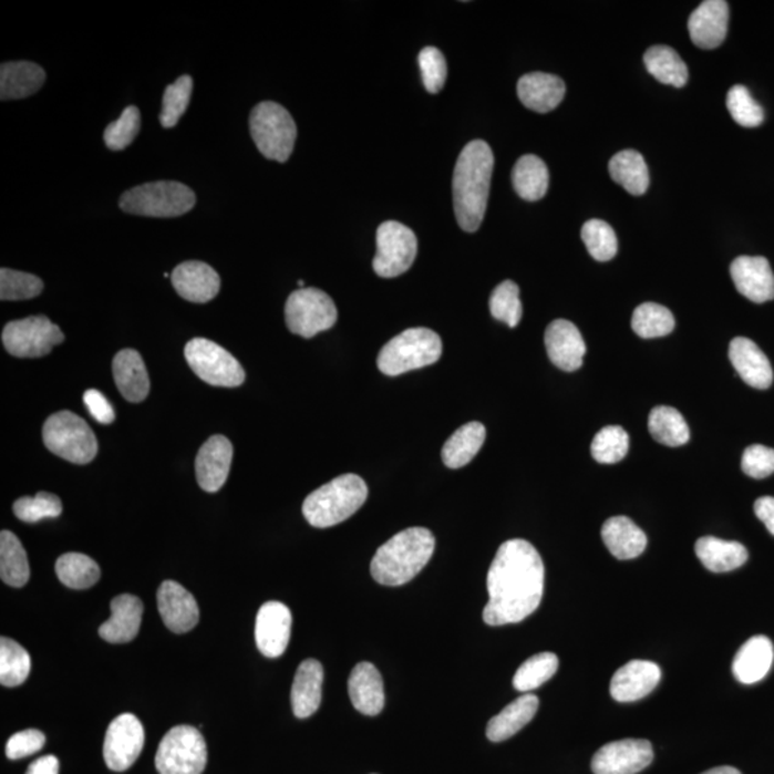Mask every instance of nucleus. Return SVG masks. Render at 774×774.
Instances as JSON below:
<instances>
[{
	"label": "nucleus",
	"instance_id": "1",
	"mask_svg": "<svg viewBox=\"0 0 774 774\" xmlns=\"http://www.w3.org/2000/svg\"><path fill=\"white\" fill-rule=\"evenodd\" d=\"M541 555L524 539L500 545L491 564L486 587L489 601L484 621L492 627L516 625L537 611L544 596Z\"/></svg>",
	"mask_w": 774,
	"mask_h": 774
},
{
	"label": "nucleus",
	"instance_id": "2",
	"mask_svg": "<svg viewBox=\"0 0 774 774\" xmlns=\"http://www.w3.org/2000/svg\"><path fill=\"white\" fill-rule=\"evenodd\" d=\"M494 153L485 141L466 144L454 172V208L462 230L474 233L484 221L488 206Z\"/></svg>",
	"mask_w": 774,
	"mask_h": 774
},
{
	"label": "nucleus",
	"instance_id": "3",
	"mask_svg": "<svg viewBox=\"0 0 774 774\" xmlns=\"http://www.w3.org/2000/svg\"><path fill=\"white\" fill-rule=\"evenodd\" d=\"M433 551L435 537L430 529L407 528L378 549L370 564V572L374 581L382 586H403L426 567Z\"/></svg>",
	"mask_w": 774,
	"mask_h": 774
},
{
	"label": "nucleus",
	"instance_id": "4",
	"mask_svg": "<svg viewBox=\"0 0 774 774\" xmlns=\"http://www.w3.org/2000/svg\"><path fill=\"white\" fill-rule=\"evenodd\" d=\"M367 482L360 476H338L311 492L303 503V515L311 527L330 528L344 523L367 503Z\"/></svg>",
	"mask_w": 774,
	"mask_h": 774
},
{
	"label": "nucleus",
	"instance_id": "5",
	"mask_svg": "<svg viewBox=\"0 0 774 774\" xmlns=\"http://www.w3.org/2000/svg\"><path fill=\"white\" fill-rule=\"evenodd\" d=\"M442 350L440 334L433 330L407 329L383 345L378 357V368L386 376H399L436 363Z\"/></svg>",
	"mask_w": 774,
	"mask_h": 774
},
{
	"label": "nucleus",
	"instance_id": "6",
	"mask_svg": "<svg viewBox=\"0 0 774 774\" xmlns=\"http://www.w3.org/2000/svg\"><path fill=\"white\" fill-rule=\"evenodd\" d=\"M196 206L193 189L177 182H157L128 189L120 199L126 214L143 217L173 218L184 216Z\"/></svg>",
	"mask_w": 774,
	"mask_h": 774
},
{
	"label": "nucleus",
	"instance_id": "7",
	"mask_svg": "<svg viewBox=\"0 0 774 774\" xmlns=\"http://www.w3.org/2000/svg\"><path fill=\"white\" fill-rule=\"evenodd\" d=\"M43 442L53 455L71 464L86 465L99 454V441L84 419L70 411L47 419Z\"/></svg>",
	"mask_w": 774,
	"mask_h": 774
},
{
	"label": "nucleus",
	"instance_id": "8",
	"mask_svg": "<svg viewBox=\"0 0 774 774\" xmlns=\"http://www.w3.org/2000/svg\"><path fill=\"white\" fill-rule=\"evenodd\" d=\"M250 133L266 158L286 163L295 149L297 126L289 111L276 102H261L250 115Z\"/></svg>",
	"mask_w": 774,
	"mask_h": 774
},
{
	"label": "nucleus",
	"instance_id": "9",
	"mask_svg": "<svg viewBox=\"0 0 774 774\" xmlns=\"http://www.w3.org/2000/svg\"><path fill=\"white\" fill-rule=\"evenodd\" d=\"M207 744L193 725H177L161 740L155 767L159 774H203L207 766Z\"/></svg>",
	"mask_w": 774,
	"mask_h": 774
},
{
	"label": "nucleus",
	"instance_id": "10",
	"mask_svg": "<svg viewBox=\"0 0 774 774\" xmlns=\"http://www.w3.org/2000/svg\"><path fill=\"white\" fill-rule=\"evenodd\" d=\"M285 314L290 332L305 339L332 329L338 321L332 297L314 287L293 291L287 299Z\"/></svg>",
	"mask_w": 774,
	"mask_h": 774
},
{
	"label": "nucleus",
	"instance_id": "11",
	"mask_svg": "<svg viewBox=\"0 0 774 774\" xmlns=\"http://www.w3.org/2000/svg\"><path fill=\"white\" fill-rule=\"evenodd\" d=\"M184 354L193 372L211 386L237 388L246 381L245 369L238 360L211 340H189Z\"/></svg>",
	"mask_w": 774,
	"mask_h": 774
},
{
	"label": "nucleus",
	"instance_id": "12",
	"mask_svg": "<svg viewBox=\"0 0 774 774\" xmlns=\"http://www.w3.org/2000/svg\"><path fill=\"white\" fill-rule=\"evenodd\" d=\"M65 340L60 326L52 323L47 316L14 320L4 326L2 342L14 358H42L52 352L55 345Z\"/></svg>",
	"mask_w": 774,
	"mask_h": 774
},
{
	"label": "nucleus",
	"instance_id": "13",
	"mask_svg": "<svg viewBox=\"0 0 774 774\" xmlns=\"http://www.w3.org/2000/svg\"><path fill=\"white\" fill-rule=\"evenodd\" d=\"M378 251L373 270L383 279H393L411 269L417 255V238L411 228L398 221H384L378 228Z\"/></svg>",
	"mask_w": 774,
	"mask_h": 774
},
{
	"label": "nucleus",
	"instance_id": "14",
	"mask_svg": "<svg viewBox=\"0 0 774 774\" xmlns=\"http://www.w3.org/2000/svg\"><path fill=\"white\" fill-rule=\"evenodd\" d=\"M145 743V732L138 718L131 713L118 715L106 730L104 758L114 772L128 771L140 757Z\"/></svg>",
	"mask_w": 774,
	"mask_h": 774
},
{
	"label": "nucleus",
	"instance_id": "15",
	"mask_svg": "<svg viewBox=\"0 0 774 774\" xmlns=\"http://www.w3.org/2000/svg\"><path fill=\"white\" fill-rule=\"evenodd\" d=\"M654 752L649 740L627 739L602 746L592 757L594 774H637L649 767Z\"/></svg>",
	"mask_w": 774,
	"mask_h": 774
},
{
	"label": "nucleus",
	"instance_id": "16",
	"mask_svg": "<svg viewBox=\"0 0 774 774\" xmlns=\"http://www.w3.org/2000/svg\"><path fill=\"white\" fill-rule=\"evenodd\" d=\"M293 617L289 607L279 601L262 603L256 618V642L262 656L277 659L290 642Z\"/></svg>",
	"mask_w": 774,
	"mask_h": 774
},
{
	"label": "nucleus",
	"instance_id": "17",
	"mask_svg": "<svg viewBox=\"0 0 774 774\" xmlns=\"http://www.w3.org/2000/svg\"><path fill=\"white\" fill-rule=\"evenodd\" d=\"M158 611L164 625L175 634L192 631L199 621V608L193 594L182 584L164 581L157 594Z\"/></svg>",
	"mask_w": 774,
	"mask_h": 774
},
{
	"label": "nucleus",
	"instance_id": "18",
	"mask_svg": "<svg viewBox=\"0 0 774 774\" xmlns=\"http://www.w3.org/2000/svg\"><path fill=\"white\" fill-rule=\"evenodd\" d=\"M730 275L739 293L753 303L774 299V275L767 258L740 256L730 266Z\"/></svg>",
	"mask_w": 774,
	"mask_h": 774
},
{
	"label": "nucleus",
	"instance_id": "19",
	"mask_svg": "<svg viewBox=\"0 0 774 774\" xmlns=\"http://www.w3.org/2000/svg\"><path fill=\"white\" fill-rule=\"evenodd\" d=\"M545 348L548 358L564 372H576L582 367L587 345L577 326L571 321L554 320L545 332Z\"/></svg>",
	"mask_w": 774,
	"mask_h": 774
},
{
	"label": "nucleus",
	"instance_id": "20",
	"mask_svg": "<svg viewBox=\"0 0 774 774\" xmlns=\"http://www.w3.org/2000/svg\"><path fill=\"white\" fill-rule=\"evenodd\" d=\"M175 291L192 303L204 305L216 299L221 279L211 266L203 261H185L172 275Z\"/></svg>",
	"mask_w": 774,
	"mask_h": 774
},
{
	"label": "nucleus",
	"instance_id": "21",
	"mask_svg": "<svg viewBox=\"0 0 774 774\" xmlns=\"http://www.w3.org/2000/svg\"><path fill=\"white\" fill-rule=\"evenodd\" d=\"M729 3L724 0H705L689 19L691 41L701 50H714L722 45L729 27Z\"/></svg>",
	"mask_w": 774,
	"mask_h": 774
},
{
	"label": "nucleus",
	"instance_id": "22",
	"mask_svg": "<svg viewBox=\"0 0 774 774\" xmlns=\"http://www.w3.org/2000/svg\"><path fill=\"white\" fill-rule=\"evenodd\" d=\"M231 442L223 435H214L204 443L196 460L198 485L206 492L220 491L230 474Z\"/></svg>",
	"mask_w": 774,
	"mask_h": 774
},
{
	"label": "nucleus",
	"instance_id": "23",
	"mask_svg": "<svg viewBox=\"0 0 774 774\" xmlns=\"http://www.w3.org/2000/svg\"><path fill=\"white\" fill-rule=\"evenodd\" d=\"M661 669L656 663L632 660L622 665L611 680L610 693L620 703L644 699L659 685Z\"/></svg>",
	"mask_w": 774,
	"mask_h": 774
},
{
	"label": "nucleus",
	"instance_id": "24",
	"mask_svg": "<svg viewBox=\"0 0 774 774\" xmlns=\"http://www.w3.org/2000/svg\"><path fill=\"white\" fill-rule=\"evenodd\" d=\"M144 603L131 594L115 597L111 602V618L100 627L101 639L112 644H125L138 636L143 622Z\"/></svg>",
	"mask_w": 774,
	"mask_h": 774
},
{
	"label": "nucleus",
	"instance_id": "25",
	"mask_svg": "<svg viewBox=\"0 0 774 774\" xmlns=\"http://www.w3.org/2000/svg\"><path fill=\"white\" fill-rule=\"evenodd\" d=\"M729 358L744 383L754 389H768L773 383V369L766 354L747 338L732 340Z\"/></svg>",
	"mask_w": 774,
	"mask_h": 774
},
{
	"label": "nucleus",
	"instance_id": "26",
	"mask_svg": "<svg viewBox=\"0 0 774 774\" xmlns=\"http://www.w3.org/2000/svg\"><path fill=\"white\" fill-rule=\"evenodd\" d=\"M112 373L116 388L128 402L145 401L149 393L147 368L141 354L134 349H124L116 353L112 362Z\"/></svg>",
	"mask_w": 774,
	"mask_h": 774
},
{
	"label": "nucleus",
	"instance_id": "27",
	"mask_svg": "<svg viewBox=\"0 0 774 774\" xmlns=\"http://www.w3.org/2000/svg\"><path fill=\"white\" fill-rule=\"evenodd\" d=\"M518 96L528 110L545 114L561 104L566 96V84L561 78L533 72L518 81Z\"/></svg>",
	"mask_w": 774,
	"mask_h": 774
},
{
	"label": "nucleus",
	"instance_id": "28",
	"mask_svg": "<svg viewBox=\"0 0 774 774\" xmlns=\"http://www.w3.org/2000/svg\"><path fill=\"white\" fill-rule=\"evenodd\" d=\"M349 695L359 713L378 715L384 708L381 673L372 663H359L349 677Z\"/></svg>",
	"mask_w": 774,
	"mask_h": 774
},
{
	"label": "nucleus",
	"instance_id": "29",
	"mask_svg": "<svg viewBox=\"0 0 774 774\" xmlns=\"http://www.w3.org/2000/svg\"><path fill=\"white\" fill-rule=\"evenodd\" d=\"M323 680V665L318 660H306L299 665L291 688V705L296 718L308 719L318 712Z\"/></svg>",
	"mask_w": 774,
	"mask_h": 774
},
{
	"label": "nucleus",
	"instance_id": "30",
	"mask_svg": "<svg viewBox=\"0 0 774 774\" xmlns=\"http://www.w3.org/2000/svg\"><path fill=\"white\" fill-rule=\"evenodd\" d=\"M774 650L764 636L752 637L744 642L733 660V674L742 684H756L772 669Z\"/></svg>",
	"mask_w": 774,
	"mask_h": 774
},
{
	"label": "nucleus",
	"instance_id": "31",
	"mask_svg": "<svg viewBox=\"0 0 774 774\" xmlns=\"http://www.w3.org/2000/svg\"><path fill=\"white\" fill-rule=\"evenodd\" d=\"M47 74L37 63L7 62L0 66V99L23 100L37 94L45 84Z\"/></svg>",
	"mask_w": 774,
	"mask_h": 774
},
{
	"label": "nucleus",
	"instance_id": "32",
	"mask_svg": "<svg viewBox=\"0 0 774 774\" xmlns=\"http://www.w3.org/2000/svg\"><path fill=\"white\" fill-rule=\"evenodd\" d=\"M539 708L537 695L524 694L516 699L495 718H492L486 727V737L491 742L499 743L515 736L530 720L535 718Z\"/></svg>",
	"mask_w": 774,
	"mask_h": 774
},
{
	"label": "nucleus",
	"instance_id": "33",
	"mask_svg": "<svg viewBox=\"0 0 774 774\" xmlns=\"http://www.w3.org/2000/svg\"><path fill=\"white\" fill-rule=\"evenodd\" d=\"M601 535L603 544L618 559H634L646 551V534L627 516L606 520Z\"/></svg>",
	"mask_w": 774,
	"mask_h": 774
},
{
	"label": "nucleus",
	"instance_id": "34",
	"mask_svg": "<svg viewBox=\"0 0 774 774\" xmlns=\"http://www.w3.org/2000/svg\"><path fill=\"white\" fill-rule=\"evenodd\" d=\"M695 554L709 571L729 572L747 563L749 554L743 544L703 537L695 543Z\"/></svg>",
	"mask_w": 774,
	"mask_h": 774
},
{
	"label": "nucleus",
	"instance_id": "35",
	"mask_svg": "<svg viewBox=\"0 0 774 774\" xmlns=\"http://www.w3.org/2000/svg\"><path fill=\"white\" fill-rule=\"evenodd\" d=\"M485 437L486 430L481 422H469L461 426L443 445V464L451 467V469H460V467L466 466L478 455Z\"/></svg>",
	"mask_w": 774,
	"mask_h": 774
},
{
	"label": "nucleus",
	"instance_id": "36",
	"mask_svg": "<svg viewBox=\"0 0 774 774\" xmlns=\"http://www.w3.org/2000/svg\"><path fill=\"white\" fill-rule=\"evenodd\" d=\"M608 169H610L611 178L625 187L631 196H642L649 189V167H647L642 155L634 149H626L616 154L611 158Z\"/></svg>",
	"mask_w": 774,
	"mask_h": 774
},
{
	"label": "nucleus",
	"instance_id": "37",
	"mask_svg": "<svg viewBox=\"0 0 774 774\" xmlns=\"http://www.w3.org/2000/svg\"><path fill=\"white\" fill-rule=\"evenodd\" d=\"M513 184L516 194L527 202H538L548 192L547 165L537 155H524L515 164Z\"/></svg>",
	"mask_w": 774,
	"mask_h": 774
},
{
	"label": "nucleus",
	"instance_id": "38",
	"mask_svg": "<svg viewBox=\"0 0 774 774\" xmlns=\"http://www.w3.org/2000/svg\"><path fill=\"white\" fill-rule=\"evenodd\" d=\"M0 577L8 586L21 588L31 578L25 548L11 530L0 534Z\"/></svg>",
	"mask_w": 774,
	"mask_h": 774
},
{
	"label": "nucleus",
	"instance_id": "39",
	"mask_svg": "<svg viewBox=\"0 0 774 774\" xmlns=\"http://www.w3.org/2000/svg\"><path fill=\"white\" fill-rule=\"evenodd\" d=\"M644 63L650 72L661 84L681 87L688 84L689 70L684 61L673 48L657 45L646 52Z\"/></svg>",
	"mask_w": 774,
	"mask_h": 774
},
{
	"label": "nucleus",
	"instance_id": "40",
	"mask_svg": "<svg viewBox=\"0 0 774 774\" xmlns=\"http://www.w3.org/2000/svg\"><path fill=\"white\" fill-rule=\"evenodd\" d=\"M55 571L63 586L72 590H86L94 587L101 578L99 564L80 553L63 554L58 558Z\"/></svg>",
	"mask_w": 774,
	"mask_h": 774
},
{
	"label": "nucleus",
	"instance_id": "41",
	"mask_svg": "<svg viewBox=\"0 0 774 774\" xmlns=\"http://www.w3.org/2000/svg\"><path fill=\"white\" fill-rule=\"evenodd\" d=\"M649 431L657 442L665 446H683L690 441L688 422L677 409L670 406L652 409Z\"/></svg>",
	"mask_w": 774,
	"mask_h": 774
},
{
	"label": "nucleus",
	"instance_id": "42",
	"mask_svg": "<svg viewBox=\"0 0 774 774\" xmlns=\"http://www.w3.org/2000/svg\"><path fill=\"white\" fill-rule=\"evenodd\" d=\"M31 656L17 641L2 637L0 640V683L4 688H18L25 683L31 673Z\"/></svg>",
	"mask_w": 774,
	"mask_h": 774
},
{
	"label": "nucleus",
	"instance_id": "43",
	"mask_svg": "<svg viewBox=\"0 0 774 774\" xmlns=\"http://www.w3.org/2000/svg\"><path fill=\"white\" fill-rule=\"evenodd\" d=\"M558 667L559 660L554 652H539V654L530 657L515 673V690L528 694L529 691L541 688L557 673Z\"/></svg>",
	"mask_w": 774,
	"mask_h": 774
},
{
	"label": "nucleus",
	"instance_id": "44",
	"mask_svg": "<svg viewBox=\"0 0 774 774\" xmlns=\"http://www.w3.org/2000/svg\"><path fill=\"white\" fill-rule=\"evenodd\" d=\"M632 330L642 339L664 338L673 332L675 320L673 313L664 306L644 303L634 310L631 320Z\"/></svg>",
	"mask_w": 774,
	"mask_h": 774
},
{
	"label": "nucleus",
	"instance_id": "45",
	"mask_svg": "<svg viewBox=\"0 0 774 774\" xmlns=\"http://www.w3.org/2000/svg\"><path fill=\"white\" fill-rule=\"evenodd\" d=\"M630 437L621 426H606L594 437L591 454L598 464L612 465L625 460Z\"/></svg>",
	"mask_w": 774,
	"mask_h": 774
},
{
	"label": "nucleus",
	"instance_id": "46",
	"mask_svg": "<svg viewBox=\"0 0 774 774\" xmlns=\"http://www.w3.org/2000/svg\"><path fill=\"white\" fill-rule=\"evenodd\" d=\"M193 94V78L183 75L164 92L159 123L164 128H174L187 111Z\"/></svg>",
	"mask_w": 774,
	"mask_h": 774
},
{
	"label": "nucleus",
	"instance_id": "47",
	"mask_svg": "<svg viewBox=\"0 0 774 774\" xmlns=\"http://www.w3.org/2000/svg\"><path fill=\"white\" fill-rule=\"evenodd\" d=\"M581 237L588 252L597 261H610L616 257L618 241L610 224L602 220L587 221L582 226Z\"/></svg>",
	"mask_w": 774,
	"mask_h": 774
},
{
	"label": "nucleus",
	"instance_id": "48",
	"mask_svg": "<svg viewBox=\"0 0 774 774\" xmlns=\"http://www.w3.org/2000/svg\"><path fill=\"white\" fill-rule=\"evenodd\" d=\"M62 503L50 492H39L35 496H23L13 505L18 519L27 524H37L45 518H56L62 514Z\"/></svg>",
	"mask_w": 774,
	"mask_h": 774
},
{
	"label": "nucleus",
	"instance_id": "49",
	"mask_svg": "<svg viewBox=\"0 0 774 774\" xmlns=\"http://www.w3.org/2000/svg\"><path fill=\"white\" fill-rule=\"evenodd\" d=\"M489 309L496 320L504 321L509 328H516L523 319L519 287L510 280L500 283L491 296Z\"/></svg>",
	"mask_w": 774,
	"mask_h": 774
},
{
	"label": "nucleus",
	"instance_id": "50",
	"mask_svg": "<svg viewBox=\"0 0 774 774\" xmlns=\"http://www.w3.org/2000/svg\"><path fill=\"white\" fill-rule=\"evenodd\" d=\"M43 281L39 277L11 269L0 270V299L21 301L42 293Z\"/></svg>",
	"mask_w": 774,
	"mask_h": 774
},
{
	"label": "nucleus",
	"instance_id": "51",
	"mask_svg": "<svg viewBox=\"0 0 774 774\" xmlns=\"http://www.w3.org/2000/svg\"><path fill=\"white\" fill-rule=\"evenodd\" d=\"M727 110L739 125L756 128L764 121V111L746 86L734 85L727 94Z\"/></svg>",
	"mask_w": 774,
	"mask_h": 774
},
{
	"label": "nucleus",
	"instance_id": "52",
	"mask_svg": "<svg viewBox=\"0 0 774 774\" xmlns=\"http://www.w3.org/2000/svg\"><path fill=\"white\" fill-rule=\"evenodd\" d=\"M141 130V114L136 106H128L115 123L106 126L104 141L112 151H121L133 144Z\"/></svg>",
	"mask_w": 774,
	"mask_h": 774
},
{
	"label": "nucleus",
	"instance_id": "53",
	"mask_svg": "<svg viewBox=\"0 0 774 774\" xmlns=\"http://www.w3.org/2000/svg\"><path fill=\"white\" fill-rule=\"evenodd\" d=\"M419 66L422 71L423 85L431 94H437L445 85L447 66L445 56L435 47L423 48L419 53Z\"/></svg>",
	"mask_w": 774,
	"mask_h": 774
},
{
	"label": "nucleus",
	"instance_id": "54",
	"mask_svg": "<svg viewBox=\"0 0 774 774\" xmlns=\"http://www.w3.org/2000/svg\"><path fill=\"white\" fill-rule=\"evenodd\" d=\"M742 469L750 478H767L774 474V450L763 445L749 446L742 457Z\"/></svg>",
	"mask_w": 774,
	"mask_h": 774
},
{
	"label": "nucleus",
	"instance_id": "55",
	"mask_svg": "<svg viewBox=\"0 0 774 774\" xmlns=\"http://www.w3.org/2000/svg\"><path fill=\"white\" fill-rule=\"evenodd\" d=\"M45 734L39 732V730H23V732L14 733L8 740L7 756L11 761L32 756V754L41 752L43 746H45Z\"/></svg>",
	"mask_w": 774,
	"mask_h": 774
},
{
	"label": "nucleus",
	"instance_id": "56",
	"mask_svg": "<svg viewBox=\"0 0 774 774\" xmlns=\"http://www.w3.org/2000/svg\"><path fill=\"white\" fill-rule=\"evenodd\" d=\"M84 402L92 417L102 423V425H110V423L115 421L114 409L106 401L104 394L96 391V389H90V391L85 392Z\"/></svg>",
	"mask_w": 774,
	"mask_h": 774
},
{
	"label": "nucleus",
	"instance_id": "57",
	"mask_svg": "<svg viewBox=\"0 0 774 774\" xmlns=\"http://www.w3.org/2000/svg\"><path fill=\"white\" fill-rule=\"evenodd\" d=\"M754 514L762 520L774 537V498L773 496H762L754 503Z\"/></svg>",
	"mask_w": 774,
	"mask_h": 774
},
{
	"label": "nucleus",
	"instance_id": "58",
	"mask_svg": "<svg viewBox=\"0 0 774 774\" xmlns=\"http://www.w3.org/2000/svg\"><path fill=\"white\" fill-rule=\"evenodd\" d=\"M27 774H60V761L52 754L39 757L29 764Z\"/></svg>",
	"mask_w": 774,
	"mask_h": 774
},
{
	"label": "nucleus",
	"instance_id": "59",
	"mask_svg": "<svg viewBox=\"0 0 774 774\" xmlns=\"http://www.w3.org/2000/svg\"><path fill=\"white\" fill-rule=\"evenodd\" d=\"M701 774H742V773H740L736 767L722 766V767L710 768V771L701 773Z\"/></svg>",
	"mask_w": 774,
	"mask_h": 774
}]
</instances>
